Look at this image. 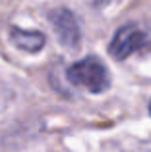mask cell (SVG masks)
<instances>
[{"mask_svg": "<svg viewBox=\"0 0 151 152\" xmlns=\"http://www.w3.org/2000/svg\"><path fill=\"white\" fill-rule=\"evenodd\" d=\"M66 77L72 85L85 89L91 94H101L110 87V73L97 56H85L74 62L66 69Z\"/></svg>", "mask_w": 151, "mask_h": 152, "instance_id": "6da1fadb", "label": "cell"}, {"mask_svg": "<svg viewBox=\"0 0 151 152\" xmlns=\"http://www.w3.org/2000/svg\"><path fill=\"white\" fill-rule=\"evenodd\" d=\"M145 46H151V31H144L136 23H126L120 29H116L109 45V54L113 60L122 62Z\"/></svg>", "mask_w": 151, "mask_h": 152, "instance_id": "7a4b0ae2", "label": "cell"}, {"mask_svg": "<svg viewBox=\"0 0 151 152\" xmlns=\"http://www.w3.org/2000/svg\"><path fill=\"white\" fill-rule=\"evenodd\" d=\"M49 23L56 33V39L66 48H78L81 41V31L76 15L68 8H54L49 12Z\"/></svg>", "mask_w": 151, "mask_h": 152, "instance_id": "3957f363", "label": "cell"}, {"mask_svg": "<svg viewBox=\"0 0 151 152\" xmlns=\"http://www.w3.org/2000/svg\"><path fill=\"white\" fill-rule=\"evenodd\" d=\"M10 41L14 42V46L21 52H27V54H37V52L43 50L47 42L45 33L35 29H21L18 25L10 27Z\"/></svg>", "mask_w": 151, "mask_h": 152, "instance_id": "277c9868", "label": "cell"}, {"mask_svg": "<svg viewBox=\"0 0 151 152\" xmlns=\"http://www.w3.org/2000/svg\"><path fill=\"white\" fill-rule=\"evenodd\" d=\"M149 114H151V100H149Z\"/></svg>", "mask_w": 151, "mask_h": 152, "instance_id": "5b68a950", "label": "cell"}]
</instances>
